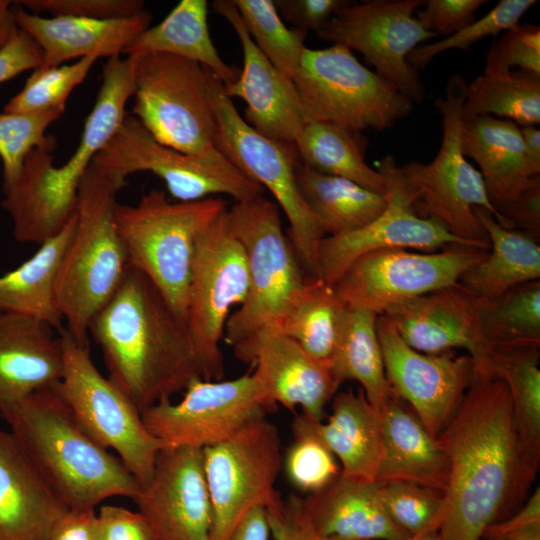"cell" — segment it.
<instances>
[{"label": "cell", "instance_id": "cell-1", "mask_svg": "<svg viewBox=\"0 0 540 540\" xmlns=\"http://www.w3.org/2000/svg\"><path fill=\"white\" fill-rule=\"evenodd\" d=\"M437 439L449 459L439 533L480 540L519 510L540 464L520 440L506 383L475 377Z\"/></svg>", "mask_w": 540, "mask_h": 540}, {"label": "cell", "instance_id": "cell-2", "mask_svg": "<svg viewBox=\"0 0 540 540\" xmlns=\"http://www.w3.org/2000/svg\"><path fill=\"white\" fill-rule=\"evenodd\" d=\"M88 333L102 351L108 378L140 412L170 400L201 377L185 320L142 272L129 265Z\"/></svg>", "mask_w": 540, "mask_h": 540}, {"label": "cell", "instance_id": "cell-3", "mask_svg": "<svg viewBox=\"0 0 540 540\" xmlns=\"http://www.w3.org/2000/svg\"><path fill=\"white\" fill-rule=\"evenodd\" d=\"M55 384L0 415L26 458L70 510L94 509L115 496L134 500L139 482L118 456L84 431Z\"/></svg>", "mask_w": 540, "mask_h": 540}, {"label": "cell", "instance_id": "cell-4", "mask_svg": "<svg viewBox=\"0 0 540 540\" xmlns=\"http://www.w3.org/2000/svg\"><path fill=\"white\" fill-rule=\"evenodd\" d=\"M134 59H108L95 104L87 116L80 142L60 167L50 151L33 149L16 182L6 191L2 207L13 222L16 241L41 245L57 235L74 215L82 178L95 156L127 115L134 94Z\"/></svg>", "mask_w": 540, "mask_h": 540}, {"label": "cell", "instance_id": "cell-5", "mask_svg": "<svg viewBox=\"0 0 540 540\" xmlns=\"http://www.w3.org/2000/svg\"><path fill=\"white\" fill-rule=\"evenodd\" d=\"M121 178L92 162L79 186L75 229L56 279V298L67 331L89 346V325L119 287L128 267L115 221Z\"/></svg>", "mask_w": 540, "mask_h": 540}, {"label": "cell", "instance_id": "cell-6", "mask_svg": "<svg viewBox=\"0 0 540 540\" xmlns=\"http://www.w3.org/2000/svg\"><path fill=\"white\" fill-rule=\"evenodd\" d=\"M225 210L221 197L172 202L156 189L135 205L115 206L128 265L142 272L183 320L197 240Z\"/></svg>", "mask_w": 540, "mask_h": 540}, {"label": "cell", "instance_id": "cell-7", "mask_svg": "<svg viewBox=\"0 0 540 540\" xmlns=\"http://www.w3.org/2000/svg\"><path fill=\"white\" fill-rule=\"evenodd\" d=\"M467 82L460 75L449 77L445 95L435 101L442 122V140L435 158L427 163L417 161L395 167V171L412 195L415 212L443 225L451 234L470 245L489 250L488 236L474 208L489 211L501 224L480 172L462 151V107Z\"/></svg>", "mask_w": 540, "mask_h": 540}, {"label": "cell", "instance_id": "cell-8", "mask_svg": "<svg viewBox=\"0 0 540 540\" xmlns=\"http://www.w3.org/2000/svg\"><path fill=\"white\" fill-rule=\"evenodd\" d=\"M227 219L248 269L247 297L229 316L223 337L234 348L264 329H277L308 278L283 232L277 204L263 196L236 202Z\"/></svg>", "mask_w": 540, "mask_h": 540}, {"label": "cell", "instance_id": "cell-9", "mask_svg": "<svg viewBox=\"0 0 540 540\" xmlns=\"http://www.w3.org/2000/svg\"><path fill=\"white\" fill-rule=\"evenodd\" d=\"M216 119L215 147L243 174L267 189L290 224V241L308 279L318 278V247L325 234L299 191L295 146L268 138L238 113L224 84L208 70Z\"/></svg>", "mask_w": 540, "mask_h": 540}, {"label": "cell", "instance_id": "cell-10", "mask_svg": "<svg viewBox=\"0 0 540 540\" xmlns=\"http://www.w3.org/2000/svg\"><path fill=\"white\" fill-rule=\"evenodd\" d=\"M292 80L306 122L383 131L414 109L408 98L340 44L306 48Z\"/></svg>", "mask_w": 540, "mask_h": 540}, {"label": "cell", "instance_id": "cell-11", "mask_svg": "<svg viewBox=\"0 0 540 540\" xmlns=\"http://www.w3.org/2000/svg\"><path fill=\"white\" fill-rule=\"evenodd\" d=\"M134 59V116L161 144L189 154L215 147L216 119L208 69L165 53Z\"/></svg>", "mask_w": 540, "mask_h": 540}, {"label": "cell", "instance_id": "cell-12", "mask_svg": "<svg viewBox=\"0 0 540 540\" xmlns=\"http://www.w3.org/2000/svg\"><path fill=\"white\" fill-rule=\"evenodd\" d=\"M58 333L64 369L56 390L84 431L102 447L116 451L144 487L161 450L158 441L128 396L98 371L89 346L78 343L65 327Z\"/></svg>", "mask_w": 540, "mask_h": 540}, {"label": "cell", "instance_id": "cell-13", "mask_svg": "<svg viewBox=\"0 0 540 540\" xmlns=\"http://www.w3.org/2000/svg\"><path fill=\"white\" fill-rule=\"evenodd\" d=\"M93 163L123 179L138 172L159 177L180 202L228 195L236 202L262 197L264 189L238 170L217 148L189 154L159 143L127 114Z\"/></svg>", "mask_w": 540, "mask_h": 540}, {"label": "cell", "instance_id": "cell-14", "mask_svg": "<svg viewBox=\"0 0 540 540\" xmlns=\"http://www.w3.org/2000/svg\"><path fill=\"white\" fill-rule=\"evenodd\" d=\"M247 293L246 255L225 210L197 240L188 288L185 322L204 380L224 376L220 342L230 310L241 305Z\"/></svg>", "mask_w": 540, "mask_h": 540}, {"label": "cell", "instance_id": "cell-15", "mask_svg": "<svg viewBox=\"0 0 540 540\" xmlns=\"http://www.w3.org/2000/svg\"><path fill=\"white\" fill-rule=\"evenodd\" d=\"M212 505V540H227L254 508L267 507L280 494L275 483L282 469L279 430L266 416L227 440L202 449Z\"/></svg>", "mask_w": 540, "mask_h": 540}, {"label": "cell", "instance_id": "cell-16", "mask_svg": "<svg viewBox=\"0 0 540 540\" xmlns=\"http://www.w3.org/2000/svg\"><path fill=\"white\" fill-rule=\"evenodd\" d=\"M488 251L465 245L435 252L377 250L357 258L333 288L346 306L380 316L403 302L458 283Z\"/></svg>", "mask_w": 540, "mask_h": 540}, {"label": "cell", "instance_id": "cell-17", "mask_svg": "<svg viewBox=\"0 0 540 540\" xmlns=\"http://www.w3.org/2000/svg\"><path fill=\"white\" fill-rule=\"evenodd\" d=\"M423 0L349 1L316 32L320 40L357 51L375 72L413 104L425 98L418 71L407 61L409 53L437 35L415 18Z\"/></svg>", "mask_w": 540, "mask_h": 540}, {"label": "cell", "instance_id": "cell-18", "mask_svg": "<svg viewBox=\"0 0 540 540\" xmlns=\"http://www.w3.org/2000/svg\"><path fill=\"white\" fill-rule=\"evenodd\" d=\"M176 403L160 401L141 412L161 450L203 449L223 442L248 423L274 410L253 374L232 380L193 379Z\"/></svg>", "mask_w": 540, "mask_h": 540}, {"label": "cell", "instance_id": "cell-19", "mask_svg": "<svg viewBox=\"0 0 540 540\" xmlns=\"http://www.w3.org/2000/svg\"><path fill=\"white\" fill-rule=\"evenodd\" d=\"M396 162L388 155L377 163L387 182V205L368 225L337 236H325L318 247V278L333 286L360 256L382 249H415L435 252L453 245L472 246L451 234L431 218L419 216L412 195L395 171ZM474 247V246H472ZM484 250V249H483Z\"/></svg>", "mask_w": 540, "mask_h": 540}, {"label": "cell", "instance_id": "cell-20", "mask_svg": "<svg viewBox=\"0 0 540 540\" xmlns=\"http://www.w3.org/2000/svg\"><path fill=\"white\" fill-rule=\"evenodd\" d=\"M384 370L394 395L408 403L428 430L438 437L475 379L471 358L452 351L428 354L407 345L391 324L377 317Z\"/></svg>", "mask_w": 540, "mask_h": 540}, {"label": "cell", "instance_id": "cell-21", "mask_svg": "<svg viewBox=\"0 0 540 540\" xmlns=\"http://www.w3.org/2000/svg\"><path fill=\"white\" fill-rule=\"evenodd\" d=\"M134 501L157 540H212L202 449L160 450L149 483Z\"/></svg>", "mask_w": 540, "mask_h": 540}, {"label": "cell", "instance_id": "cell-22", "mask_svg": "<svg viewBox=\"0 0 540 540\" xmlns=\"http://www.w3.org/2000/svg\"><path fill=\"white\" fill-rule=\"evenodd\" d=\"M240 361L255 366L252 373L265 401L322 422L325 407L336 394L328 364L321 362L277 329H264L234 347Z\"/></svg>", "mask_w": 540, "mask_h": 540}, {"label": "cell", "instance_id": "cell-23", "mask_svg": "<svg viewBox=\"0 0 540 540\" xmlns=\"http://www.w3.org/2000/svg\"><path fill=\"white\" fill-rule=\"evenodd\" d=\"M479 298L456 283L403 302L383 316L413 349L437 354L463 348L475 377L493 378L492 353L478 325Z\"/></svg>", "mask_w": 540, "mask_h": 540}, {"label": "cell", "instance_id": "cell-24", "mask_svg": "<svg viewBox=\"0 0 540 540\" xmlns=\"http://www.w3.org/2000/svg\"><path fill=\"white\" fill-rule=\"evenodd\" d=\"M211 6L231 25L243 51L242 70L233 83L224 85L227 95L245 102V121L256 131L294 145L306 120L293 80L257 48L232 0H215Z\"/></svg>", "mask_w": 540, "mask_h": 540}, {"label": "cell", "instance_id": "cell-25", "mask_svg": "<svg viewBox=\"0 0 540 540\" xmlns=\"http://www.w3.org/2000/svg\"><path fill=\"white\" fill-rule=\"evenodd\" d=\"M13 8L17 27L28 34L43 53L41 67L63 65L73 59L94 56L98 59L119 57L150 27L152 15L145 10L136 16L95 20L76 17H42Z\"/></svg>", "mask_w": 540, "mask_h": 540}, {"label": "cell", "instance_id": "cell-26", "mask_svg": "<svg viewBox=\"0 0 540 540\" xmlns=\"http://www.w3.org/2000/svg\"><path fill=\"white\" fill-rule=\"evenodd\" d=\"M63 369L61 339L52 326L0 312V415L33 392L57 383Z\"/></svg>", "mask_w": 540, "mask_h": 540}, {"label": "cell", "instance_id": "cell-27", "mask_svg": "<svg viewBox=\"0 0 540 540\" xmlns=\"http://www.w3.org/2000/svg\"><path fill=\"white\" fill-rule=\"evenodd\" d=\"M68 510L0 429V540H49Z\"/></svg>", "mask_w": 540, "mask_h": 540}, {"label": "cell", "instance_id": "cell-28", "mask_svg": "<svg viewBox=\"0 0 540 540\" xmlns=\"http://www.w3.org/2000/svg\"><path fill=\"white\" fill-rule=\"evenodd\" d=\"M301 513L318 537L408 540L386 514L375 482L339 475L322 489L300 497Z\"/></svg>", "mask_w": 540, "mask_h": 540}, {"label": "cell", "instance_id": "cell-29", "mask_svg": "<svg viewBox=\"0 0 540 540\" xmlns=\"http://www.w3.org/2000/svg\"><path fill=\"white\" fill-rule=\"evenodd\" d=\"M379 412L382 455L376 483L407 481L444 493L449 459L438 439L393 393Z\"/></svg>", "mask_w": 540, "mask_h": 540}, {"label": "cell", "instance_id": "cell-30", "mask_svg": "<svg viewBox=\"0 0 540 540\" xmlns=\"http://www.w3.org/2000/svg\"><path fill=\"white\" fill-rule=\"evenodd\" d=\"M461 146L480 167L496 211L540 182L527 164L520 127L512 121L492 116L463 120Z\"/></svg>", "mask_w": 540, "mask_h": 540}, {"label": "cell", "instance_id": "cell-31", "mask_svg": "<svg viewBox=\"0 0 540 540\" xmlns=\"http://www.w3.org/2000/svg\"><path fill=\"white\" fill-rule=\"evenodd\" d=\"M332 399L326 422L309 419L312 430L340 461L341 476L376 483L382 455L380 412L361 388Z\"/></svg>", "mask_w": 540, "mask_h": 540}, {"label": "cell", "instance_id": "cell-32", "mask_svg": "<svg viewBox=\"0 0 540 540\" xmlns=\"http://www.w3.org/2000/svg\"><path fill=\"white\" fill-rule=\"evenodd\" d=\"M474 212L490 243L487 256L471 266L459 284L480 299H490L508 290L540 279V246L532 235L499 224L487 210Z\"/></svg>", "mask_w": 540, "mask_h": 540}, {"label": "cell", "instance_id": "cell-33", "mask_svg": "<svg viewBox=\"0 0 540 540\" xmlns=\"http://www.w3.org/2000/svg\"><path fill=\"white\" fill-rule=\"evenodd\" d=\"M75 229V213L17 268L0 276V312L32 317L59 331L64 320L56 298V279Z\"/></svg>", "mask_w": 540, "mask_h": 540}, {"label": "cell", "instance_id": "cell-34", "mask_svg": "<svg viewBox=\"0 0 540 540\" xmlns=\"http://www.w3.org/2000/svg\"><path fill=\"white\" fill-rule=\"evenodd\" d=\"M146 53H165L197 62L224 85L233 83L239 73L222 59L212 41L206 0L179 1L160 23L139 34L123 54Z\"/></svg>", "mask_w": 540, "mask_h": 540}, {"label": "cell", "instance_id": "cell-35", "mask_svg": "<svg viewBox=\"0 0 540 540\" xmlns=\"http://www.w3.org/2000/svg\"><path fill=\"white\" fill-rule=\"evenodd\" d=\"M296 181L325 236L356 231L375 220L387 205V195L302 164L296 170Z\"/></svg>", "mask_w": 540, "mask_h": 540}, {"label": "cell", "instance_id": "cell-36", "mask_svg": "<svg viewBox=\"0 0 540 540\" xmlns=\"http://www.w3.org/2000/svg\"><path fill=\"white\" fill-rule=\"evenodd\" d=\"M300 163L387 195L385 177L365 160L369 142L362 132L327 123L306 122L295 143Z\"/></svg>", "mask_w": 540, "mask_h": 540}, {"label": "cell", "instance_id": "cell-37", "mask_svg": "<svg viewBox=\"0 0 540 540\" xmlns=\"http://www.w3.org/2000/svg\"><path fill=\"white\" fill-rule=\"evenodd\" d=\"M377 317L368 309L346 306L329 367L339 386L347 380L359 382L368 401L380 411L392 392L385 376Z\"/></svg>", "mask_w": 540, "mask_h": 540}, {"label": "cell", "instance_id": "cell-38", "mask_svg": "<svg viewBox=\"0 0 540 540\" xmlns=\"http://www.w3.org/2000/svg\"><path fill=\"white\" fill-rule=\"evenodd\" d=\"M478 325L491 353L540 348V279L480 299Z\"/></svg>", "mask_w": 540, "mask_h": 540}, {"label": "cell", "instance_id": "cell-39", "mask_svg": "<svg viewBox=\"0 0 540 540\" xmlns=\"http://www.w3.org/2000/svg\"><path fill=\"white\" fill-rule=\"evenodd\" d=\"M345 310L333 286L319 278L308 279L277 330L329 365Z\"/></svg>", "mask_w": 540, "mask_h": 540}, {"label": "cell", "instance_id": "cell-40", "mask_svg": "<svg viewBox=\"0 0 540 540\" xmlns=\"http://www.w3.org/2000/svg\"><path fill=\"white\" fill-rule=\"evenodd\" d=\"M463 120L492 116L518 126L540 123V76L512 70L484 72L467 84L462 107Z\"/></svg>", "mask_w": 540, "mask_h": 540}, {"label": "cell", "instance_id": "cell-41", "mask_svg": "<svg viewBox=\"0 0 540 540\" xmlns=\"http://www.w3.org/2000/svg\"><path fill=\"white\" fill-rule=\"evenodd\" d=\"M540 352L523 349L492 354L493 378L510 392L520 440L531 458L540 462Z\"/></svg>", "mask_w": 540, "mask_h": 540}, {"label": "cell", "instance_id": "cell-42", "mask_svg": "<svg viewBox=\"0 0 540 540\" xmlns=\"http://www.w3.org/2000/svg\"><path fill=\"white\" fill-rule=\"evenodd\" d=\"M248 34L264 56L293 78L304 54L306 32L288 28L273 0H232Z\"/></svg>", "mask_w": 540, "mask_h": 540}, {"label": "cell", "instance_id": "cell-43", "mask_svg": "<svg viewBox=\"0 0 540 540\" xmlns=\"http://www.w3.org/2000/svg\"><path fill=\"white\" fill-rule=\"evenodd\" d=\"M291 429L293 441L283 456L282 468L297 490L316 492L337 478L341 469L333 453L312 430L308 417L297 415Z\"/></svg>", "mask_w": 540, "mask_h": 540}, {"label": "cell", "instance_id": "cell-44", "mask_svg": "<svg viewBox=\"0 0 540 540\" xmlns=\"http://www.w3.org/2000/svg\"><path fill=\"white\" fill-rule=\"evenodd\" d=\"M378 487L386 514L409 539L439 532L444 493L407 481H389Z\"/></svg>", "mask_w": 540, "mask_h": 540}, {"label": "cell", "instance_id": "cell-45", "mask_svg": "<svg viewBox=\"0 0 540 540\" xmlns=\"http://www.w3.org/2000/svg\"><path fill=\"white\" fill-rule=\"evenodd\" d=\"M97 57L88 56L71 64L38 67L26 80L22 90L4 107L6 113H30L58 110L64 112L72 91L88 75Z\"/></svg>", "mask_w": 540, "mask_h": 540}, {"label": "cell", "instance_id": "cell-46", "mask_svg": "<svg viewBox=\"0 0 540 540\" xmlns=\"http://www.w3.org/2000/svg\"><path fill=\"white\" fill-rule=\"evenodd\" d=\"M62 111L0 113V159L3 191L17 180L27 154L33 149L52 152L55 139L46 134L48 127L61 117Z\"/></svg>", "mask_w": 540, "mask_h": 540}, {"label": "cell", "instance_id": "cell-47", "mask_svg": "<svg viewBox=\"0 0 540 540\" xmlns=\"http://www.w3.org/2000/svg\"><path fill=\"white\" fill-rule=\"evenodd\" d=\"M536 3L535 0H501L480 19L458 32L439 41L417 46L409 53L407 61L418 71L445 51L467 50L486 37L497 36L520 24L523 15Z\"/></svg>", "mask_w": 540, "mask_h": 540}, {"label": "cell", "instance_id": "cell-48", "mask_svg": "<svg viewBox=\"0 0 540 540\" xmlns=\"http://www.w3.org/2000/svg\"><path fill=\"white\" fill-rule=\"evenodd\" d=\"M522 70L540 76V27L518 24L493 43L484 72L506 73Z\"/></svg>", "mask_w": 540, "mask_h": 540}, {"label": "cell", "instance_id": "cell-49", "mask_svg": "<svg viewBox=\"0 0 540 540\" xmlns=\"http://www.w3.org/2000/svg\"><path fill=\"white\" fill-rule=\"evenodd\" d=\"M31 13L47 12L51 17H76L95 20L122 19L145 11L141 0H23L14 1Z\"/></svg>", "mask_w": 540, "mask_h": 540}, {"label": "cell", "instance_id": "cell-50", "mask_svg": "<svg viewBox=\"0 0 540 540\" xmlns=\"http://www.w3.org/2000/svg\"><path fill=\"white\" fill-rule=\"evenodd\" d=\"M486 0H428L415 12L421 26L437 36H450L476 20Z\"/></svg>", "mask_w": 540, "mask_h": 540}, {"label": "cell", "instance_id": "cell-51", "mask_svg": "<svg viewBox=\"0 0 540 540\" xmlns=\"http://www.w3.org/2000/svg\"><path fill=\"white\" fill-rule=\"evenodd\" d=\"M98 540H157L150 524L138 511L102 505L97 515Z\"/></svg>", "mask_w": 540, "mask_h": 540}, {"label": "cell", "instance_id": "cell-52", "mask_svg": "<svg viewBox=\"0 0 540 540\" xmlns=\"http://www.w3.org/2000/svg\"><path fill=\"white\" fill-rule=\"evenodd\" d=\"M349 0H275L283 21L306 33L323 28Z\"/></svg>", "mask_w": 540, "mask_h": 540}, {"label": "cell", "instance_id": "cell-53", "mask_svg": "<svg viewBox=\"0 0 540 540\" xmlns=\"http://www.w3.org/2000/svg\"><path fill=\"white\" fill-rule=\"evenodd\" d=\"M299 501L296 495H290L287 500L279 495L265 507L273 540H316L317 536L301 513Z\"/></svg>", "mask_w": 540, "mask_h": 540}, {"label": "cell", "instance_id": "cell-54", "mask_svg": "<svg viewBox=\"0 0 540 540\" xmlns=\"http://www.w3.org/2000/svg\"><path fill=\"white\" fill-rule=\"evenodd\" d=\"M43 63V53L36 42L18 28L9 42L0 49V84Z\"/></svg>", "mask_w": 540, "mask_h": 540}, {"label": "cell", "instance_id": "cell-55", "mask_svg": "<svg viewBox=\"0 0 540 540\" xmlns=\"http://www.w3.org/2000/svg\"><path fill=\"white\" fill-rule=\"evenodd\" d=\"M501 225L516 229L539 239L540 182L497 209Z\"/></svg>", "mask_w": 540, "mask_h": 540}, {"label": "cell", "instance_id": "cell-56", "mask_svg": "<svg viewBox=\"0 0 540 540\" xmlns=\"http://www.w3.org/2000/svg\"><path fill=\"white\" fill-rule=\"evenodd\" d=\"M49 540H98L95 510L69 509L54 527Z\"/></svg>", "mask_w": 540, "mask_h": 540}, {"label": "cell", "instance_id": "cell-57", "mask_svg": "<svg viewBox=\"0 0 540 540\" xmlns=\"http://www.w3.org/2000/svg\"><path fill=\"white\" fill-rule=\"evenodd\" d=\"M540 524V488L534 491L528 501L507 519L487 527L482 537H495L505 533ZM481 537V538H482Z\"/></svg>", "mask_w": 540, "mask_h": 540}, {"label": "cell", "instance_id": "cell-58", "mask_svg": "<svg viewBox=\"0 0 540 540\" xmlns=\"http://www.w3.org/2000/svg\"><path fill=\"white\" fill-rule=\"evenodd\" d=\"M269 536L265 508L256 507L238 523L227 540H269Z\"/></svg>", "mask_w": 540, "mask_h": 540}, {"label": "cell", "instance_id": "cell-59", "mask_svg": "<svg viewBox=\"0 0 540 540\" xmlns=\"http://www.w3.org/2000/svg\"><path fill=\"white\" fill-rule=\"evenodd\" d=\"M519 127L527 164L535 176H540V130L534 124Z\"/></svg>", "mask_w": 540, "mask_h": 540}, {"label": "cell", "instance_id": "cell-60", "mask_svg": "<svg viewBox=\"0 0 540 540\" xmlns=\"http://www.w3.org/2000/svg\"><path fill=\"white\" fill-rule=\"evenodd\" d=\"M12 6L13 1L0 0V49L18 30Z\"/></svg>", "mask_w": 540, "mask_h": 540}, {"label": "cell", "instance_id": "cell-61", "mask_svg": "<svg viewBox=\"0 0 540 540\" xmlns=\"http://www.w3.org/2000/svg\"><path fill=\"white\" fill-rule=\"evenodd\" d=\"M480 540H540V524L531 525L495 537H482Z\"/></svg>", "mask_w": 540, "mask_h": 540}, {"label": "cell", "instance_id": "cell-62", "mask_svg": "<svg viewBox=\"0 0 540 540\" xmlns=\"http://www.w3.org/2000/svg\"><path fill=\"white\" fill-rule=\"evenodd\" d=\"M408 540H444V539L442 538L439 532H432V533H428V534H425L416 538H411Z\"/></svg>", "mask_w": 540, "mask_h": 540}, {"label": "cell", "instance_id": "cell-63", "mask_svg": "<svg viewBox=\"0 0 540 540\" xmlns=\"http://www.w3.org/2000/svg\"><path fill=\"white\" fill-rule=\"evenodd\" d=\"M316 540H364V539H350L336 536L316 537Z\"/></svg>", "mask_w": 540, "mask_h": 540}]
</instances>
